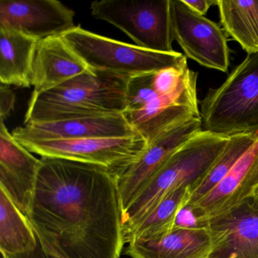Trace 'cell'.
I'll list each match as a JSON object with an SVG mask.
<instances>
[{"mask_svg":"<svg viewBox=\"0 0 258 258\" xmlns=\"http://www.w3.org/2000/svg\"><path fill=\"white\" fill-rule=\"evenodd\" d=\"M41 159L29 220L61 258H120L125 244L117 177L101 166Z\"/></svg>","mask_w":258,"mask_h":258,"instance_id":"6da1fadb","label":"cell"},{"mask_svg":"<svg viewBox=\"0 0 258 258\" xmlns=\"http://www.w3.org/2000/svg\"><path fill=\"white\" fill-rule=\"evenodd\" d=\"M128 78L90 70L49 91L32 94L25 124L123 114Z\"/></svg>","mask_w":258,"mask_h":258,"instance_id":"7a4b0ae2","label":"cell"},{"mask_svg":"<svg viewBox=\"0 0 258 258\" xmlns=\"http://www.w3.org/2000/svg\"><path fill=\"white\" fill-rule=\"evenodd\" d=\"M229 137L201 131L179 148L123 213L124 235L146 218L172 191L193 188L205 176Z\"/></svg>","mask_w":258,"mask_h":258,"instance_id":"3957f363","label":"cell"},{"mask_svg":"<svg viewBox=\"0 0 258 258\" xmlns=\"http://www.w3.org/2000/svg\"><path fill=\"white\" fill-rule=\"evenodd\" d=\"M202 131L229 137L258 132V52L248 54L199 103Z\"/></svg>","mask_w":258,"mask_h":258,"instance_id":"277c9868","label":"cell"},{"mask_svg":"<svg viewBox=\"0 0 258 258\" xmlns=\"http://www.w3.org/2000/svg\"><path fill=\"white\" fill-rule=\"evenodd\" d=\"M69 47L90 70L131 78L156 73L162 69H188L187 58L180 52H154L94 34L78 26L63 35Z\"/></svg>","mask_w":258,"mask_h":258,"instance_id":"5b68a950","label":"cell"},{"mask_svg":"<svg viewBox=\"0 0 258 258\" xmlns=\"http://www.w3.org/2000/svg\"><path fill=\"white\" fill-rule=\"evenodd\" d=\"M90 10L95 19L118 28L140 47L175 52L170 0H101L92 3Z\"/></svg>","mask_w":258,"mask_h":258,"instance_id":"8992f818","label":"cell"},{"mask_svg":"<svg viewBox=\"0 0 258 258\" xmlns=\"http://www.w3.org/2000/svg\"><path fill=\"white\" fill-rule=\"evenodd\" d=\"M20 143V142H19ZM31 153L101 166L119 177L140 158L148 142L140 134L71 140L22 142Z\"/></svg>","mask_w":258,"mask_h":258,"instance_id":"52a82bcc","label":"cell"},{"mask_svg":"<svg viewBox=\"0 0 258 258\" xmlns=\"http://www.w3.org/2000/svg\"><path fill=\"white\" fill-rule=\"evenodd\" d=\"M170 22L173 40L186 58L207 69L228 72L230 61L224 30L193 12L182 0H170Z\"/></svg>","mask_w":258,"mask_h":258,"instance_id":"ba28073f","label":"cell"},{"mask_svg":"<svg viewBox=\"0 0 258 258\" xmlns=\"http://www.w3.org/2000/svg\"><path fill=\"white\" fill-rule=\"evenodd\" d=\"M197 82V72L188 69L174 93L158 96L144 108L125 111L123 115L135 132L149 143L176 125L201 117Z\"/></svg>","mask_w":258,"mask_h":258,"instance_id":"9c48e42d","label":"cell"},{"mask_svg":"<svg viewBox=\"0 0 258 258\" xmlns=\"http://www.w3.org/2000/svg\"><path fill=\"white\" fill-rule=\"evenodd\" d=\"M201 131L202 118L193 117L148 143L139 159L117 179L123 213L172 155Z\"/></svg>","mask_w":258,"mask_h":258,"instance_id":"30bf717a","label":"cell"},{"mask_svg":"<svg viewBox=\"0 0 258 258\" xmlns=\"http://www.w3.org/2000/svg\"><path fill=\"white\" fill-rule=\"evenodd\" d=\"M75 12L57 0H1L0 29L40 41L62 37L77 28Z\"/></svg>","mask_w":258,"mask_h":258,"instance_id":"8fae6325","label":"cell"},{"mask_svg":"<svg viewBox=\"0 0 258 258\" xmlns=\"http://www.w3.org/2000/svg\"><path fill=\"white\" fill-rule=\"evenodd\" d=\"M258 185V132L254 143L223 179L191 208L201 226L235 209L253 196Z\"/></svg>","mask_w":258,"mask_h":258,"instance_id":"7c38bea8","label":"cell"},{"mask_svg":"<svg viewBox=\"0 0 258 258\" xmlns=\"http://www.w3.org/2000/svg\"><path fill=\"white\" fill-rule=\"evenodd\" d=\"M41 159L33 155L4 122L0 125V189L29 220Z\"/></svg>","mask_w":258,"mask_h":258,"instance_id":"4fadbf2b","label":"cell"},{"mask_svg":"<svg viewBox=\"0 0 258 258\" xmlns=\"http://www.w3.org/2000/svg\"><path fill=\"white\" fill-rule=\"evenodd\" d=\"M208 226L214 243L209 258H258V201L254 198Z\"/></svg>","mask_w":258,"mask_h":258,"instance_id":"5bb4252c","label":"cell"},{"mask_svg":"<svg viewBox=\"0 0 258 258\" xmlns=\"http://www.w3.org/2000/svg\"><path fill=\"white\" fill-rule=\"evenodd\" d=\"M18 141H52L91 137H123L137 134L123 114L29 123L13 131Z\"/></svg>","mask_w":258,"mask_h":258,"instance_id":"9a60e30c","label":"cell"},{"mask_svg":"<svg viewBox=\"0 0 258 258\" xmlns=\"http://www.w3.org/2000/svg\"><path fill=\"white\" fill-rule=\"evenodd\" d=\"M90 70L62 37L40 40L33 61L32 94L49 91Z\"/></svg>","mask_w":258,"mask_h":258,"instance_id":"2e32d148","label":"cell"},{"mask_svg":"<svg viewBox=\"0 0 258 258\" xmlns=\"http://www.w3.org/2000/svg\"><path fill=\"white\" fill-rule=\"evenodd\" d=\"M214 249L208 226L196 228L175 227L157 241H134L125 253L131 258H209Z\"/></svg>","mask_w":258,"mask_h":258,"instance_id":"e0dca14e","label":"cell"},{"mask_svg":"<svg viewBox=\"0 0 258 258\" xmlns=\"http://www.w3.org/2000/svg\"><path fill=\"white\" fill-rule=\"evenodd\" d=\"M38 40L12 30L0 29V81L31 87L33 61Z\"/></svg>","mask_w":258,"mask_h":258,"instance_id":"ac0fdd59","label":"cell"},{"mask_svg":"<svg viewBox=\"0 0 258 258\" xmlns=\"http://www.w3.org/2000/svg\"><path fill=\"white\" fill-rule=\"evenodd\" d=\"M217 7L226 34L247 55L258 52V0H218Z\"/></svg>","mask_w":258,"mask_h":258,"instance_id":"d6986e66","label":"cell"},{"mask_svg":"<svg viewBox=\"0 0 258 258\" xmlns=\"http://www.w3.org/2000/svg\"><path fill=\"white\" fill-rule=\"evenodd\" d=\"M190 186H182L166 196L156 208L124 236L125 244L134 241H157L174 229L176 217L191 199Z\"/></svg>","mask_w":258,"mask_h":258,"instance_id":"ffe728a7","label":"cell"},{"mask_svg":"<svg viewBox=\"0 0 258 258\" xmlns=\"http://www.w3.org/2000/svg\"><path fill=\"white\" fill-rule=\"evenodd\" d=\"M37 238L28 217L0 189V251L2 254L26 253L35 248Z\"/></svg>","mask_w":258,"mask_h":258,"instance_id":"44dd1931","label":"cell"},{"mask_svg":"<svg viewBox=\"0 0 258 258\" xmlns=\"http://www.w3.org/2000/svg\"><path fill=\"white\" fill-rule=\"evenodd\" d=\"M256 134L257 133L236 134L229 137V141L214 164L202 179L190 190L191 199L188 205L200 200L224 178L237 161L254 143Z\"/></svg>","mask_w":258,"mask_h":258,"instance_id":"7402d4cb","label":"cell"},{"mask_svg":"<svg viewBox=\"0 0 258 258\" xmlns=\"http://www.w3.org/2000/svg\"><path fill=\"white\" fill-rule=\"evenodd\" d=\"M155 74H143L128 78L126 111L141 109L160 96L154 87Z\"/></svg>","mask_w":258,"mask_h":258,"instance_id":"603a6c76","label":"cell"},{"mask_svg":"<svg viewBox=\"0 0 258 258\" xmlns=\"http://www.w3.org/2000/svg\"><path fill=\"white\" fill-rule=\"evenodd\" d=\"M186 70L168 68L156 72L154 77V87L157 93L160 96H167L174 93L179 88Z\"/></svg>","mask_w":258,"mask_h":258,"instance_id":"cb8c5ba5","label":"cell"},{"mask_svg":"<svg viewBox=\"0 0 258 258\" xmlns=\"http://www.w3.org/2000/svg\"><path fill=\"white\" fill-rule=\"evenodd\" d=\"M16 104V95L10 86L1 84L0 85V117L1 122L11 114Z\"/></svg>","mask_w":258,"mask_h":258,"instance_id":"d4e9b609","label":"cell"},{"mask_svg":"<svg viewBox=\"0 0 258 258\" xmlns=\"http://www.w3.org/2000/svg\"><path fill=\"white\" fill-rule=\"evenodd\" d=\"M2 256L3 258H61L44 248L38 238L37 246L34 250L18 254H2Z\"/></svg>","mask_w":258,"mask_h":258,"instance_id":"484cf974","label":"cell"},{"mask_svg":"<svg viewBox=\"0 0 258 258\" xmlns=\"http://www.w3.org/2000/svg\"><path fill=\"white\" fill-rule=\"evenodd\" d=\"M193 12L199 16H205L213 6H217L215 0H182Z\"/></svg>","mask_w":258,"mask_h":258,"instance_id":"4316f807","label":"cell"},{"mask_svg":"<svg viewBox=\"0 0 258 258\" xmlns=\"http://www.w3.org/2000/svg\"><path fill=\"white\" fill-rule=\"evenodd\" d=\"M252 197L254 198L255 199L258 201V185L256 187V189L254 190V192H253V196Z\"/></svg>","mask_w":258,"mask_h":258,"instance_id":"83f0119b","label":"cell"}]
</instances>
